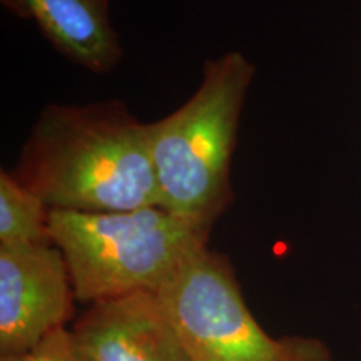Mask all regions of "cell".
<instances>
[{"instance_id":"1","label":"cell","mask_w":361,"mask_h":361,"mask_svg":"<svg viewBox=\"0 0 361 361\" xmlns=\"http://www.w3.org/2000/svg\"><path fill=\"white\" fill-rule=\"evenodd\" d=\"M11 173L51 211L161 207L147 124L117 99L47 104Z\"/></svg>"},{"instance_id":"6","label":"cell","mask_w":361,"mask_h":361,"mask_svg":"<svg viewBox=\"0 0 361 361\" xmlns=\"http://www.w3.org/2000/svg\"><path fill=\"white\" fill-rule=\"evenodd\" d=\"M71 335L79 361H189L154 293L89 305Z\"/></svg>"},{"instance_id":"8","label":"cell","mask_w":361,"mask_h":361,"mask_svg":"<svg viewBox=\"0 0 361 361\" xmlns=\"http://www.w3.org/2000/svg\"><path fill=\"white\" fill-rule=\"evenodd\" d=\"M51 209L37 194L0 171V246L47 245Z\"/></svg>"},{"instance_id":"7","label":"cell","mask_w":361,"mask_h":361,"mask_svg":"<svg viewBox=\"0 0 361 361\" xmlns=\"http://www.w3.org/2000/svg\"><path fill=\"white\" fill-rule=\"evenodd\" d=\"M0 2L19 19L32 20L59 54L92 74H109L123 61L124 51L112 25L109 0Z\"/></svg>"},{"instance_id":"9","label":"cell","mask_w":361,"mask_h":361,"mask_svg":"<svg viewBox=\"0 0 361 361\" xmlns=\"http://www.w3.org/2000/svg\"><path fill=\"white\" fill-rule=\"evenodd\" d=\"M0 361H79L69 329L59 328L30 350L19 355L2 356Z\"/></svg>"},{"instance_id":"5","label":"cell","mask_w":361,"mask_h":361,"mask_svg":"<svg viewBox=\"0 0 361 361\" xmlns=\"http://www.w3.org/2000/svg\"><path fill=\"white\" fill-rule=\"evenodd\" d=\"M69 268L52 243L0 246V353L19 355L59 328L74 308Z\"/></svg>"},{"instance_id":"4","label":"cell","mask_w":361,"mask_h":361,"mask_svg":"<svg viewBox=\"0 0 361 361\" xmlns=\"http://www.w3.org/2000/svg\"><path fill=\"white\" fill-rule=\"evenodd\" d=\"M189 361H301L300 346L273 340L247 308L236 273L207 245L184 258L156 293Z\"/></svg>"},{"instance_id":"3","label":"cell","mask_w":361,"mask_h":361,"mask_svg":"<svg viewBox=\"0 0 361 361\" xmlns=\"http://www.w3.org/2000/svg\"><path fill=\"white\" fill-rule=\"evenodd\" d=\"M49 234L69 268L75 301L156 293L209 233L151 206L123 213L51 211Z\"/></svg>"},{"instance_id":"2","label":"cell","mask_w":361,"mask_h":361,"mask_svg":"<svg viewBox=\"0 0 361 361\" xmlns=\"http://www.w3.org/2000/svg\"><path fill=\"white\" fill-rule=\"evenodd\" d=\"M256 69L245 54L207 59L201 84L179 109L147 124L161 207L211 231L233 204V156Z\"/></svg>"}]
</instances>
